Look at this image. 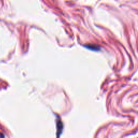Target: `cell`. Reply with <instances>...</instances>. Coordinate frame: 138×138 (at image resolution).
Returning <instances> with one entry per match:
<instances>
[{
	"mask_svg": "<svg viewBox=\"0 0 138 138\" xmlns=\"http://www.w3.org/2000/svg\"><path fill=\"white\" fill-rule=\"evenodd\" d=\"M57 137L59 138L60 136V134L62 132L63 130V124L61 122V121H57Z\"/></svg>",
	"mask_w": 138,
	"mask_h": 138,
	"instance_id": "1",
	"label": "cell"
}]
</instances>
